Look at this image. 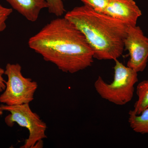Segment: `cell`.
<instances>
[{
	"instance_id": "1",
	"label": "cell",
	"mask_w": 148,
	"mask_h": 148,
	"mask_svg": "<svg viewBox=\"0 0 148 148\" xmlns=\"http://www.w3.org/2000/svg\"><path fill=\"white\" fill-rule=\"evenodd\" d=\"M30 48L64 73L73 74L93 62V52L84 35L65 17L51 20L28 41Z\"/></svg>"
},
{
	"instance_id": "2",
	"label": "cell",
	"mask_w": 148,
	"mask_h": 148,
	"mask_svg": "<svg viewBox=\"0 0 148 148\" xmlns=\"http://www.w3.org/2000/svg\"><path fill=\"white\" fill-rule=\"evenodd\" d=\"M64 17L84 35L94 58L114 61L122 55L128 27L122 21L85 5L74 8Z\"/></svg>"
},
{
	"instance_id": "3",
	"label": "cell",
	"mask_w": 148,
	"mask_h": 148,
	"mask_svg": "<svg viewBox=\"0 0 148 148\" xmlns=\"http://www.w3.org/2000/svg\"><path fill=\"white\" fill-rule=\"evenodd\" d=\"M114 61L112 82L107 83L99 76L94 83V88L103 99L118 106H123L133 98L135 85L138 81V73L118 59Z\"/></svg>"
},
{
	"instance_id": "4",
	"label": "cell",
	"mask_w": 148,
	"mask_h": 148,
	"mask_svg": "<svg viewBox=\"0 0 148 148\" xmlns=\"http://www.w3.org/2000/svg\"><path fill=\"white\" fill-rule=\"evenodd\" d=\"M8 77L5 88L0 95V102L7 106L29 104L34 100L38 84L30 78L24 77L18 64H8L5 70Z\"/></svg>"
},
{
	"instance_id": "5",
	"label": "cell",
	"mask_w": 148,
	"mask_h": 148,
	"mask_svg": "<svg viewBox=\"0 0 148 148\" xmlns=\"http://www.w3.org/2000/svg\"><path fill=\"white\" fill-rule=\"evenodd\" d=\"M3 111L9 112L5 118V122L9 127L15 123L25 127L29 131V136L21 148H34L37 143L47 138L45 132L47 125L40 116L31 110L29 104L16 106H1Z\"/></svg>"
},
{
	"instance_id": "6",
	"label": "cell",
	"mask_w": 148,
	"mask_h": 148,
	"mask_svg": "<svg viewBox=\"0 0 148 148\" xmlns=\"http://www.w3.org/2000/svg\"><path fill=\"white\" fill-rule=\"evenodd\" d=\"M124 47L129 53L127 67L138 73L143 71L148 61V38L144 35L140 27H127Z\"/></svg>"
},
{
	"instance_id": "7",
	"label": "cell",
	"mask_w": 148,
	"mask_h": 148,
	"mask_svg": "<svg viewBox=\"0 0 148 148\" xmlns=\"http://www.w3.org/2000/svg\"><path fill=\"white\" fill-rule=\"evenodd\" d=\"M103 13L122 21L128 27L137 26L142 11L134 0H110Z\"/></svg>"
},
{
	"instance_id": "8",
	"label": "cell",
	"mask_w": 148,
	"mask_h": 148,
	"mask_svg": "<svg viewBox=\"0 0 148 148\" xmlns=\"http://www.w3.org/2000/svg\"><path fill=\"white\" fill-rule=\"evenodd\" d=\"M12 8L31 22L37 21L41 12L48 8L45 0H6Z\"/></svg>"
},
{
	"instance_id": "9",
	"label": "cell",
	"mask_w": 148,
	"mask_h": 148,
	"mask_svg": "<svg viewBox=\"0 0 148 148\" xmlns=\"http://www.w3.org/2000/svg\"><path fill=\"white\" fill-rule=\"evenodd\" d=\"M128 123L132 130L141 134H148V108L140 114L130 110L128 113Z\"/></svg>"
},
{
	"instance_id": "10",
	"label": "cell",
	"mask_w": 148,
	"mask_h": 148,
	"mask_svg": "<svg viewBox=\"0 0 148 148\" xmlns=\"http://www.w3.org/2000/svg\"><path fill=\"white\" fill-rule=\"evenodd\" d=\"M136 93L138 99L134 104V109L131 110L136 114H140L148 108V79L138 84Z\"/></svg>"
},
{
	"instance_id": "11",
	"label": "cell",
	"mask_w": 148,
	"mask_h": 148,
	"mask_svg": "<svg viewBox=\"0 0 148 148\" xmlns=\"http://www.w3.org/2000/svg\"><path fill=\"white\" fill-rule=\"evenodd\" d=\"M48 4L49 13L56 17H61L66 12L63 1L65 0H45Z\"/></svg>"
},
{
	"instance_id": "12",
	"label": "cell",
	"mask_w": 148,
	"mask_h": 148,
	"mask_svg": "<svg viewBox=\"0 0 148 148\" xmlns=\"http://www.w3.org/2000/svg\"><path fill=\"white\" fill-rule=\"evenodd\" d=\"M84 5H87L98 12L103 13L110 0H81Z\"/></svg>"
},
{
	"instance_id": "13",
	"label": "cell",
	"mask_w": 148,
	"mask_h": 148,
	"mask_svg": "<svg viewBox=\"0 0 148 148\" xmlns=\"http://www.w3.org/2000/svg\"><path fill=\"white\" fill-rule=\"evenodd\" d=\"M12 12V8L5 7L0 4V34L6 28V22Z\"/></svg>"
},
{
	"instance_id": "14",
	"label": "cell",
	"mask_w": 148,
	"mask_h": 148,
	"mask_svg": "<svg viewBox=\"0 0 148 148\" xmlns=\"http://www.w3.org/2000/svg\"><path fill=\"white\" fill-rule=\"evenodd\" d=\"M4 73L5 70L0 68V92L3 91L5 88V81L3 77Z\"/></svg>"
},
{
	"instance_id": "15",
	"label": "cell",
	"mask_w": 148,
	"mask_h": 148,
	"mask_svg": "<svg viewBox=\"0 0 148 148\" xmlns=\"http://www.w3.org/2000/svg\"><path fill=\"white\" fill-rule=\"evenodd\" d=\"M3 113V110L2 109L1 107V106H0V115L2 114Z\"/></svg>"
}]
</instances>
